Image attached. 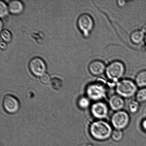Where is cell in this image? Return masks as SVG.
<instances>
[{"mask_svg":"<svg viewBox=\"0 0 146 146\" xmlns=\"http://www.w3.org/2000/svg\"><path fill=\"white\" fill-rule=\"evenodd\" d=\"M113 127L105 120H96L91 123L89 128L90 135L99 141H104L111 138Z\"/></svg>","mask_w":146,"mask_h":146,"instance_id":"obj_1","label":"cell"},{"mask_svg":"<svg viewBox=\"0 0 146 146\" xmlns=\"http://www.w3.org/2000/svg\"><path fill=\"white\" fill-rule=\"evenodd\" d=\"M138 86L135 82L128 79L120 80L117 82L115 90L117 94L123 98H130L135 96Z\"/></svg>","mask_w":146,"mask_h":146,"instance_id":"obj_2","label":"cell"},{"mask_svg":"<svg viewBox=\"0 0 146 146\" xmlns=\"http://www.w3.org/2000/svg\"><path fill=\"white\" fill-rule=\"evenodd\" d=\"M86 93V96L92 101H101L107 96V88L101 83H92L87 86Z\"/></svg>","mask_w":146,"mask_h":146,"instance_id":"obj_3","label":"cell"},{"mask_svg":"<svg viewBox=\"0 0 146 146\" xmlns=\"http://www.w3.org/2000/svg\"><path fill=\"white\" fill-rule=\"evenodd\" d=\"M125 71L123 63L121 61H115L111 63L107 67L105 72L109 80L117 82L123 76Z\"/></svg>","mask_w":146,"mask_h":146,"instance_id":"obj_4","label":"cell"},{"mask_svg":"<svg viewBox=\"0 0 146 146\" xmlns=\"http://www.w3.org/2000/svg\"><path fill=\"white\" fill-rule=\"evenodd\" d=\"M130 121L129 114L123 110L115 111L111 117V124L114 129L123 131L128 126Z\"/></svg>","mask_w":146,"mask_h":146,"instance_id":"obj_5","label":"cell"},{"mask_svg":"<svg viewBox=\"0 0 146 146\" xmlns=\"http://www.w3.org/2000/svg\"><path fill=\"white\" fill-rule=\"evenodd\" d=\"M108 104L102 101L94 102L90 107V112L96 120H105L109 114Z\"/></svg>","mask_w":146,"mask_h":146,"instance_id":"obj_6","label":"cell"},{"mask_svg":"<svg viewBox=\"0 0 146 146\" xmlns=\"http://www.w3.org/2000/svg\"><path fill=\"white\" fill-rule=\"evenodd\" d=\"M29 68L33 75L36 76H41L45 73L46 66L45 61L42 58L35 57L30 60Z\"/></svg>","mask_w":146,"mask_h":146,"instance_id":"obj_7","label":"cell"},{"mask_svg":"<svg viewBox=\"0 0 146 146\" xmlns=\"http://www.w3.org/2000/svg\"><path fill=\"white\" fill-rule=\"evenodd\" d=\"M77 24L80 31L85 36L88 35L94 27L92 18L88 14H86L80 16L77 20Z\"/></svg>","mask_w":146,"mask_h":146,"instance_id":"obj_8","label":"cell"},{"mask_svg":"<svg viewBox=\"0 0 146 146\" xmlns=\"http://www.w3.org/2000/svg\"><path fill=\"white\" fill-rule=\"evenodd\" d=\"M3 106L7 112L13 114L19 110L20 104L18 100L14 96L7 95L3 100Z\"/></svg>","mask_w":146,"mask_h":146,"instance_id":"obj_9","label":"cell"},{"mask_svg":"<svg viewBox=\"0 0 146 146\" xmlns=\"http://www.w3.org/2000/svg\"><path fill=\"white\" fill-rule=\"evenodd\" d=\"M108 105L110 108L115 112L123 110L125 106V102L124 98L117 94L110 97Z\"/></svg>","mask_w":146,"mask_h":146,"instance_id":"obj_10","label":"cell"},{"mask_svg":"<svg viewBox=\"0 0 146 146\" xmlns=\"http://www.w3.org/2000/svg\"><path fill=\"white\" fill-rule=\"evenodd\" d=\"M107 67L102 61L99 60L93 61L89 66V70L93 75L99 76L105 72Z\"/></svg>","mask_w":146,"mask_h":146,"instance_id":"obj_11","label":"cell"},{"mask_svg":"<svg viewBox=\"0 0 146 146\" xmlns=\"http://www.w3.org/2000/svg\"><path fill=\"white\" fill-rule=\"evenodd\" d=\"M9 11L11 14L17 15L21 13L24 9V5L21 1L13 0L8 4Z\"/></svg>","mask_w":146,"mask_h":146,"instance_id":"obj_12","label":"cell"},{"mask_svg":"<svg viewBox=\"0 0 146 146\" xmlns=\"http://www.w3.org/2000/svg\"><path fill=\"white\" fill-rule=\"evenodd\" d=\"M145 35L144 33L141 30H137L131 34V40L134 44H139L145 39Z\"/></svg>","mask_w":146,"mask_h":146,"instance_id":"obj_13","label":"cell"},{"mask_svg":"<svg viewBox=\"0 0 146 146\" xmlns=\"http://www.w3.org/2000/svg\"><path fill=\"white\" fill-rule=\"evenodd\" d=\"M137 86L140 88L146 87V71H140L135 77V81Z\"/></svg>","mask_w":146,"mask_h":146,"instance_id":"obj_14","label":"cell"},{"mask_svg":"<svg viewBox=\"0 0 146 146\" xmlns=\"http://www.w3.org/2000/svg\"><path fill=\"white\" fill-rule=\"evenodd\" d=\"M91 101L86 96L80 97L78 101V106L81 109H87L91 107Z\"/></svg>","mask_w":146,"mask_h":146,"instance_id":"obj_15","label":"cell"},{"mask_svg":"<svg viewBox=\"0 0 146 146\" xmlns=\"http://www.w3.org/2000/svg\"><path fill=\"white\" fill-rule=\"evenodd\" d=\"M135 100L139 103L146 101V87L138 90L135 96Z\"/></svg>","mask_w":146,"mask_h":146,"instance_id":"obj_16","label":"cell"},{"mask_svg":"<svg viewBox=\"0 0 146 146\" xmlns=\"http://www.w3.org/2000/svg\"><path fill=\"white\" fill-rule=\"evenodd\" d=\"M140 103L136 100H133L130 102L128 104L129 111L133 114L136 113L139 111Z\"/></svg>","mask_w":146,"mask_h":146,"instance_id":"obj_17","label":"cell"},{"mask_svg":"<svg viewBox=\"0 0 146 146\" xmlns=\"http://www.w3.org/2000/svg\"><path fill=\"white\" fill-rule=\"evenodd\" d=\"M124 133L122 130L114 129L111 134V138L115 142H119L123 139Z\"/></svg>","mask_w":146,"mask_h":146,"instance_id":"obj_18","label":"cell"},{"mask_svg":"<svg viewBox=\"0 0 146 146\" xmlns=\"http://www.w3.org/2000/svg\"><path fill=\"white\" fill-rule=\"evenodd\" d=\"M9 11L8 5L5 1H0V17L3 18L8 14Z\"/></svg>","mask_w":146,"mask_h":146,"instance_id":"obj_19","label":"cell"},{"mask_svg":"<svg viewBox=\"0 0 146 146\" xmlns=\"http://www.w3.org/2000/svg\"><path fill=\"white\" fill-rule=\"evenodd\" d=\"M1 36L3 41L5 42H9L12 38V34L7 29H3L1 31Z\"/></svg>","mask_w":146,"mask_h":146,"instance_id":"obj_20","label":"cell"},{"mask_svg":"<svg viewBox=\"0 0 146 146\" xmlns=\"http://www.w3.org/2000/svg\"><path fill=\"white\" fill-rule=\"evenodd\" d=\"M51 85L55 89H59L62 85V82L61 80L57 78H52L50 81Z\"/></svg>","mask_w":146,"mask_h":146,"instance_id":"obj_21","label":"cell"},{"mask_svg":"<svg viewBox=\"0 0 146 146\" xmlns=\"http://www.w3.org/2000/svg\"><path fill=\"white\" fill-rule=\"evenodd\" d=\"M41 81L44 84H48L51 81L50 77L49 74L45 73L40 76Z\"/></svg>","mask_w":146,"mask_h":146,"instance_id":"obj_22","label":"cell"},{"mask_svg":"<svg viewBox=\"0 0 146 146\" xmlns=\"http://www.w3.org/2000/svg\"><path fill=\"white\" fill-rule=\"evenodd\" d=\"M141 127L143 129L146 131V119L143 120L141 123Z\"/></svg>","mask_w":146,"mask_h":146,"instance_id":"obj_23","label":"cell"},{"mask_svg":"<svg viewBox=\"0 0 146 146\" xmlns=\"http://www.w3.org/2000/svg\"><path fill=\"white\" fill-rule=\"evenodd\" d=\"M0 46H1V49H5L7 46L6 42L4 41H1V44H0Z\"/></svg>","mask_w":146,"mask_h":146,"instance_id":"obj_24","label":"cell"},{"mask_svg":"<svg viewBox=\"0 0 146 146\" xmlns=\"http://www.w3.org/2000/svg\"><path fill=\"white\" fill-rule=\"evenodd\" d=\"M126 1H118V4L120 7H123L125 5Z\"/></svg>","mask_w":146,"mask_h":146,"instance_id":"obj_25","label":"cell"},{"mask_svg":"<svg viewBox=\"0 0 146 146\" xmlns=\"http://www.w3.org/2000/svg\"><path fill=\"white\" fill-rule=\"evenodd\" d=\"M141 31L144 33V34H146V25H144Z\"/></svg>","mask_w":146,"mask_h":146,"instance_id":"obj_26","label":"cell"},{"mask_svg":"<svg viewBox=\"0 0 146 146\" xmlns=\"http://www.w3.org/2000/svg\"><path fill=\"white\" fill-rule=\"evenodd\" d=\"M2 23V21L1 20V21H0V28H1V29H2V27L3 26Z\"/></svg>","mask_w":146,"mask_h":146,"instance_id":"obj_27","label":"cell"},{"mask_svg":"<svg viewBox=\"0 0 146 146\" xmlns=\"http://www.w3.org/2000/svg\"><path fill=\"white\" fill-rule=\"evenodd\" d=\"M144 40H145V42L146 43V34L145 35V39H144Z\"/></svg>","mask_w":146,"mask_h":146,"instance_id":"obj_28","label":"cell"}]
</instances>
